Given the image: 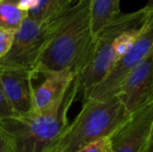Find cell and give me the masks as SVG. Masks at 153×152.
Returning a JSON list of instances; mask_svg holds the SVG:
<instances>
[{"label":"cell","instance_id":"cell-1","mask_svg":"<svg viewBox=\"0 0 153 152\" xmlns=\"http://www.w3.org/2000/svg\"><path fill=\"white\" fill-rule=\"evenodd\" d=\"M95 39L91 29V2L77 0L62 15L57 30L38 59L36 76L68 70L79 75L91 61Z\"/></svg>","mask_w":153,"mask_h":152},{"label":"cell","instance_id":"cell-2","mask_svg":"<svg viewBox=\"0 0 153 152\" xmlns=\"http://www.w3.org/2000/svg\"><path fill=\"white\" fill-rule=\"evenodd\" d=\"M153 17L152 0L143 8L120 13L95 37L93 56L85 69L76 76L78 95L82 99L107 73L113 64L132 46L146 22Z\"/></svg>","mask_w":153,"mask_h":152},{"label":"cell","instance_id":"cell-3","mask_svg":"<svg viewBox=\"0 0 153 152\" xmlns=\"http://www.w3.org/2000/svg\"><path fill=\"white\" fill-rule=\"evenodd\" d=\"M77 96L75 76L61 99L49 111L0 119V125L9 136L13 152H49L70 123L68 111Z\"/></svg>","mask_w":153,"mask_h":152},{"label":"cell","instance_id":"cell-4","mask_svg":"<svg viewBox=\"0 0 153 152\" xmlns=\"http://www.w3.org/2000/svg\"><path fill=\"white\" fill-rule=\"evenodd\" d=\"M130 116L117 96L82 101L80 113L69 123L49 152H78L90 143L109 136Z\"/></svg>","mask_w":153,"mask_h":152},{"label":"cell","instance_id":"cell-5","mask_svg":"<svg viewBox=\"0 0 153 152\" xmlns=\"http://www.w3.org/2000/svg\"><path fill=\"white\" fill-rule=\"evenodd\" d=\"M62 15L44 23H38L26 16L15 32L10 50L0 59V66L33 70L40 55L55 35Z\"/></svg>","mask_w":153,"mask_h":152},{"label":"cell","instance_id":"cell-6","mask_svg":"<svg viewBox=\"0 0 153 152\" xmlns=\"http://www.w3.org/2000/svg\"><path fill=\"white\" fill-rule=\"evenodd\" d=\"M153 52V17L149 19L143 30L129 49L109 68L103 78L82 99L104 100L117 96L122 83L134 68Z\"/></svg>","mask_w":153,"mask_h":152},{"label":"cell","instance_id":"cell-7","mask_svg":"<svg viewBox=\"0 0 153 152\" xmlns=\"http://www.w3.org/2000/svg\"><path fill=\"white\" fill-rule=\"evenodd\" d=\"M108 138L112 152H153V103L132 113Z\"/></svg>","mask_w":153,"mask_h":152},{"label":"cell","instance_id":"cell-8","mask_svg":"<svg viewBox=\"0 0 153 152\" xmlns=\"http://www.w3.org/2000/svg\"><path fill=\"white\" fill-rule=\"evenodd\" d=\"M32 70L0 66V84L14 116L35 114Z\"/></svg>","mask_w":153,"mask_h":152},{"label":"cell","instance_id":"cell-9","mask_svg":"<svg viewBox=\"0 0 153 152\" xmlns=\"http://www.w3.org/2000/svg\"><path fill=\"white\" fill-rule=\"evenodd\" d=\"M152 67V52L128 75L117 94L130 114L153 103Z\"/></svg>","mask_w":153,"mask_h":152},{"label":"cell","instance_id":"cell-10","mask_svg":"<svg viewBox=\"0 0 153 152\" xmlns=\"http://www.w3.org/2000/svg\"><path fill=\"white\" fill-rule=\"evenodd\" d=\"M75 76L68 70L45 75L44 82L34 90L35 114H42L52 109Z\"/></svg>","mask_w":153,"mask_h":152},{"label":"cell","instance_id":"cell-11","mask_svg":"<svg viewBox=\"0 0 153 152\" xmlns=\"http://www.w3.org/2000/svg\"><path fill=\"white\" fill-rule=\"evenodd\" d=\"M91 29L93 39L111 21L121 13L120 0H90Z\"/></svg>","mask_w":153,"mask_h":152},{"label":"cell","instance_id":"cell-12","mask_svg":"<svg viewBox=\"0 0 153 152\" xmlns=\"http://www.w3.org/2000/svg\"><path fill=\"white\" fill-rule=\"evenodd\" d=\"M21 0H0V30H15L20 28L27 12L20 9Z\"/></svg>","mask_w":153,"mask_h":152},{"label":"cell","instance_id":"cell-13","mask_svg":"<svg viewBox=\"0 0 153 152\" xmlns=\"http://www.w3.org/2000/svg\"><path fill=\"white\" fill-rule=\"evenodd\" d=\"M78 152H112L108 136L99 139L85 146Z\"/></svg>","mask_w":153,"mask_h":152},{"label":"cell","instance_id":"cell-14","mask_svg":"<svg viewBox=\"0 0 153 152\" xmlns=\"http://www.w3.org/2000/svg\"><path fill=\"white\" fill-rule=\"evenodd\" d=\"M15 32V30H0V59L10 50Z\"/></svg>","mask_w":153,"mask_h":152},{"label":"cell","instance_id":"cell-15","mask_svg":"<svg viewBox=\"0 0 153 152\" xmlns=\"http://www.w3.org/2000/svg\"><path fill=\"white\" fill-rule=\"evenodd\" d=\"M12 116H14V114L4 95V92L0 84V119L12 117Z\"/></svg>","mask_w":153,"mask_h":152},{"label":"cell","instance_id":"cell-16","mask_svg":"<svg viewBox=\"0 0 153 152\" xmlns=\"http://www.w3.org/2000/svg\"><path fill=\"white\" fill-rule=\"evenodd\" d=\"M0 152H13L12 142L9 136L1 127V125H0Z\"/></svg>","mask_w":153,"mask_h":152},{"label":"cell","instance_id":"cell-17","mask_svg":"<svg viewBox=\"0 0 153 152\" xmlns=\"http://www.w3.org/2000/svg\"><path fill=\"white\" fill-rule=\"evenodd\" d=\"M51 4L60 14L64 13L69 7L73 5V3L77 0H49Z\"/></svg>","mask_w":153,"mask_h":152}]
</instances>
